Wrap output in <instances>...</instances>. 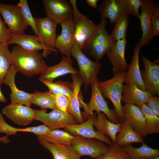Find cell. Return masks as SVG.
Wrapping results in <instances>:
<instances>
[{"label":"cell","mask_w":159,"mask_h":159,"mask_svg":"<svg viewBox=\"0 0 159 159\" xmlns=\"http://www.w3.org/2000/svg\"><path fill=\"white\" fill-rule=\"evenodd\" d=\"M12 64L18 72L28 77L42 74L48 67L38 51L26 50L18 45L11 52Z\"/></svg>","instance_id":"6da1fadb"},{"label":"cell","mask_w":159,"mask_h":159,"mask_svg":"<svg viewBox=\"0 0 159 159\" xmlns=\"http://www.w3.org/2000/svg\"><path fill=\"white\" fill-rule=\"evenodd\" d=\"M100 23L92 35L84 44L82 49L98 62L115 42L106 29V18H101Z\"/></svg>","instance_id":"7a4b0ae2"},{"label":"cell","mask_w":159,"mask_h":159,"mask_svg":"<svg viewBox=\"0 0 159 159\" xmlns=\"http://www.w3.org/2000/svg\"><path fill=\"white\" fill-rule=\"evenodd\" d=\"M126 71L117 73L107 80L98 82L104 97L109 99L112 102L120 123L125 120L121 102L123 84Z\"/></svg>","instance_id":"3957f363"},{"label":"cell","mask_w":159,"mask_h":159,"mask_svg":"<svg viewBox=\"0 0 159 159\" xmlns=\"http://www.w3.org/2000/svg\"><path fill=\"white\" fill-rule=\"evenodd\" d=\"M71 55L78 63V75L84 84L85 91H86L92 83L97 78L101 63L91 60L76 44L71 50Z\"/></svg>","instance_id":"277c9868"},{"label":"cell","mask_w":159,"mask_h":159,"mask_svg":"<svg viewBox=\"0 0 159 159\" xmlns=\"http://www.w3.org/2000/svg\"><path fill=\"white\" fill-rule=\"evenodd\" d=\"M91 96L89 102L86 104L85 110V116L87 117L93 114L95 110L97 113L102 112L111 122L114 123H120L114 109H110L108 102L105 100L98 84L97 78L91 84Z\"/></svg>","instance_id":"5b68a950"},{"label":"cell","mask_w":159,"mask_h":159,"mask_svg":"<svg viewBox=\"0 0 159 159\" xmlns=\"http://www.w3.org/2000/svg\"><path fill=\"white\" fill-rule=\"evenodd\" d=\"M69 2L73 10L76 44L82 49L85 42L94 32L97 25L79 11L76 0H70Z\"/></svg>","instance_id":"8992f818"},{"label":"cell","mask_w":159,"mask_h":159,"mask_svg":"<svg viewBox=\"0 0 159 159\" xmlns=\"http://www.w3.org/2000/svg\"><path fill=\"white\" fill-rule=\"evenodd\" d=\"M0 13L12 35L24 33L29 26L18 4L0 3Z\"/></svg>","instance_id":"52a82bcc"},{"label":"cell","mask_w":159,"mask_h":159,"mask_svg":"<svg viewBox=\"0 0 159 159\" xmlns=\"http://www.w3.org/2000/svg\"><path fill=\"white\" fill-rule=\"evenodd\" d=\"M70 145L80 156H88L95 158L107 152L109 146L103 141L97 139L76 136Z\"/></svg>","instance_id":"ba28073f"},{"label":"cell","mask_w":159,"mask_h":159,"mask_svg":"<svg viewBox=\"0 0 159 159\" xmlns=\"http://www.w3.org/2000/svg\"><path fill=\"white\" fill-rule=\"evenodd\" d=\"M35 120L42 122L50 130L65 128L71 124H78V122L71 114L54 109L47 112L46 109H33Z\"/></svg>","instance_id":"9c48e42d"},{"label":"cell","mask_w":159,"mask_h":159,"mask_svg":"<svg viewBox=\"0 0 159 159\" xmlns=\"http://www.w3.org/2000/svg\"><path fill=\"white\" fill-rule=\"evenodd\" d=\"M140 9L141 13L139 19L143 33L138 42L142 47L149 44L154 37L151 18L152 15L159 16V8L155 5V0H143Z\"/></svg>","instance_id":"30bf717a"},{"label":"cell","mask_w":159,"mask_h":159,"mask_svg":"<svg viewBox=\"0 0 159 159\" xmlns=\"http://www.w3.org/2000/svg\"><path fill=\"white\" fill-rule=\"evenodd\" d=\"M96 118L95 113L90 114L86 122L81 124L69 125L64 128V130L74 136L97 139L109 145H112L114 144L108 136L94 129V124Z\"/></svg>","instance_id":"8fae6325"},{"label":"cell","mask_w":159,"mask_h":159,"mask_svg":"<svg viewBox=\"0 0 159 159\" xmlns=\"http://www.w3.org/2000/svg\"><path fill=\"white\" fill-rule=\"evenodd\" d=\"M47 16L57 24L73 16V10L70 3L66 0H42Z\"/></svg>","instance_id":"7c38bea8"},{"label":"cell","mask_w":159,"mask_h":159,"mask_svg":"<svg viewBox=\"0 0 159 159\" xmlns=\"http://www.w3.org/2000/svg\"><path fill=\"white\" fill-rule=\"evenodd\" d=\"M60 24L62 31L60 34L57 37L55 48L63 56L70 57L71 50L76 44L73 17L65 20Z\"/></svg>","instance_id":"4fadbf2b"},{"label":"cell","mask_w":159,"mask_h":159,"mask_svg":"<svg viewBox=\"0 0 159 159\" xmlns=\"http://www.w3.org/2000/svg\"><path fill=\"white\" fill-rule=\"evenodd\" d=\"M141 59L144 69L140 70L142 78L145 84L146 91L153 96L159 95V65L150 61L142 55Z\"/></svg>","instance_id":"5bb4252c"},{"label":"cell","mask_w":159,"mask_h":159,"mask_svg":"<svg viewBox=\"0 0 159 159\" xmlns=\"http://www.w3.org/2000/svg\"><path fill=\"white\" fill-rule=\"evenodd\" d=\"M2 112L13 122L20 125H29L35 120L34 111L30 107L10 104L2 108Z\"/></svg>","instance_id":"9a60e30c"},{"label":"cell","mask_w":159,"mask_h":159,"mask_svg":"<svg viewBox=\"0 0 159 159\" xmlns=\"http://www.w3.org/2000/svg\"><path fill=\"white\" fill-rule=\"evenodd\" d=\"M12 44H16L26 50L38 51L43 50L42 55L47 57L51 52L57 53V49H52L46 47L40 42L38 36L29 35L23 33L18 35H11L7 43L9 45Z\"/></svg>","instance_id":"2e32d148"},{"label":"cell","mask_w":159,"mask_h":159,"mask_svg":"<svg viewBox=\"0 0 159 159\" xmlns=\"http://www.w3.org/2000/svg\"><path fill=\"white\" fill-rule=\"evenodd\" d=\"M40 43L44 46L52 49L55 48L57 37L56 30L57 24L48 17L35 18Z\"/></svg>","instance_id":"e0dca14e"},{"label":"cell","mask_w":159,"mask_h":159,"mask_svg":"<svg viewBox=\"0 0 159 159\" xmlns=\"http://www.w3.org/2000/svg\"><path fill=\"white\" fill-rule=\"evenodd\" d=\"M122 111L125 120L141 137L148 134L144 117L140 107L125 104L122 105Z\"/></svg>","instance_id":"ac0fdd59"},{"label":"cell","mask_w":159,"mask_h":159,"mask_svg":"<svg viewBox=\"0 0 159 159\" xmlns=\"http://www.w3.org/2000/svg\"><path fill=\"white\" fill-rule=\"evenodd\" d=\"M127 42L126 38L115 42L106 53L111 62L113 75L127 69L129 64L125 57Z\"/></svg>","instance_id":"d6986e66"},{"label":"cell","mask_w":159,"mask_h":159,"mask_svg":"<svg viewBox=\"0 0 159 159\" xmlns=\"http://www.w3.org/2000/svg\"><path fill=\"white\" fill-rule=\"evenodd\" d=\"M17 72L12 64L3 82V83L8 86L11 89V104H18L30 107L31 104V100L33 93H28L19 90L16 87L15 84V77Z\"/></svg>","instance_id":"ffe728a7"},{"label":"cell","mask_w":159,"mask_h":159,"mask_svg":"<svg viewBox=\"0 0 159 159\" xmlns=\"http://www.w3.org/2000/svg\"><path fill=\"white\" fill-rule=\"evenodd\" d=\"M141 47L138 42L134 47V54L129 64L124 83L134 85L141 90L146 91L145 85L142 78L140 68L139 56Z\"/></svg>","instance_id":"44dd1931"},{"label":"cell","mask_w":159,"mask_h":159,"mask_svg":"<svg viewBox=\"0 0 159 159\" xmlns=\"http://www.w3.org/2000/svg\"><path fill=\"white\" fill-rule=\"evenodd\" d=\"M72 64V60L70 57L63 56L58 64L52 66H49L41 74L39 80L53 82L57 78L68 74H78V71L74 68Z\"/></svg>","instance_id":"7402d4cb"},{"label":"cell","mask_w":159,"mask_h":159,"mask_svg":"<svg viewBox=\"0 0 159 159\" xmlns=\"http://www.w3.org/2000/svg\"><path fill=\"white\" fill-rule=\"evenodd\" d=\"M98 11L101 18L108 19L112 25L121 15H128L123 0H105L99 6Z\"/></svg>","instance_id":"603a6c76"},{"label":"cell","mask_w":159,"mask_h":159,"mask_svg":"<svg viewBox=\"0 0 159 159\" xmlns=\"http://www.w3.org/2000/svg\"><path fill=\"white\" fill-rule=\"evenodd\" d=\"M152 96L150 92L141 90L134 85L126 83L123 85L122 101L125 104L140 107Z\"/></svg>","instance_id":"cb8c5ba5"},{"label":"cell","mask_w":159,"mask_h":159,"mask_svg":"<svg viewBox=\"0 0 159 159\" xmlns=\"http://www.w3.org/2000/svg\"><path fill=\"white\" fill-rule=\"evenodd\" d=\"M74 90L72 97L69 99L67 112L74 117L79 124L84 122L80 110L79 98L81 95L80 88L83 82L78 74H71Z\"/></svg>","instance_id":"d4e9b609"},{"label":"cell","mask_w":159,"mask_h":159,"mask_svg":"<svg viewBox=\"0 0 159 159\" xmlns=\"http://www.w3.org/2000/svg\"><path fill=\"white\" fill-rule=\"evenodd\" d=\"M37 138L40 143L52 154L53 159H81L70 145L53 144Z\"/></svg>","instance_id":"484cf974"},{"label":"cell","mask_w":159,"mask_h":159,"mask_svg":"<svg viewBox=\"0 0 159 159\" xmlns=\"http://www.w3.org/2000/svg\"><path fill=\"white\" fill-rule=\"evenodd\" d=\"M144 142L143 138L138 135L125 120L121 123L120 130L116 135L114 144L120 147L138 143Z\"/></svg>","instance_id":"4316f807"},{"label":"cell","mask_w":159,"mask_h":159,"mask_svg":"<svg viewBox=\"0 0 159 159\" xmlns=\"http://www.w3.org/2000/svg\"><path fill=\"white\" fill-rule=\"evenodd\" d=\"M121 125V123H114L111 122L102 112L97 113L94 124L97 131L108 136L114 144Z\"/></svg>","instance_id":"83f0119b"},{"label":"cell","mask_w":159,"mask_h":159,"mask_svg":"<svg viewBox=\"0 0 159 159\" xmlns=\"http://www.w3.org/2000/svg\"><path fill=\"white\" fill-rule=\"evenodd\" d=\"M131 159H153L159 156V150L150 147L144 142L139 148L134 147L131 144L122 147Z\"/></svg>","instance_id":"f1b7e54d"},{"label":"cell","mask_w":159,"mask_h":159,"mask_svg":"<svg viewBox=\"0 0 159 159\" xmlns=\"http://www.w3.org/2000/svg\"><path fill=\"white\" fill-rule=\"evenodd\" d=\"M49 143L70 145L74 136L67 132L57 129L51 130L47 134L38 136Z\"/></svg>","instance_id":"f546056e"},{"label":"cell","mask_w":159,"mask_h":159,"mask_svg":"<svg viewBox=\"0 0 159 159\" xmlns=\"http://www.w3.org/2000/svg\"><path fill=\"white\" fill-rule=\"evenodd\" d=\"M31 102L42 109H57L54 100V95L49 90L45 92L36 91L31 98Z\"/></svg>","instance_id":"4dcf8cb0"},{"label":"cell","mask_w":159,"mask_h":159,"mask_svg":"<svg viewBox=\"0 0 159 159\" xmlns=\"http://www.w3.org/2000/svg\"><path fill=\"white\" fill-rule=\"evenodd\" d=\"M39 80L45 85L53 94H61L69 99L73 96L74 87L72 83L59 80L53 82L42 79Z\"/></svg>","instance_id":"1f68e13d"},{"label":"cell","mask_w":159,"mask_h":159,"mask_svg":"<svg viewBox=\"0 0 159 159\" xmlns=\"http://www.w3.org/2000/svg\"><path fill=\"white\" fill-rule=\"evenodd\" d=\"M11 52L7 44H0V86L12 64Z\"/></svg>","instance_id":"d6a6232c"},{"label":"cell","mask_w":159,"mask_h":159,"mask_svg":"<svg viewBox=\"0 0 159 159\" xmlns=\"http://www.w3.org/2000/svg\"><path fill=\"white\" fill-rule=\"evenodd\" d=\"M145 120L148 134L159 132V116L145 104L140 107Z\"/></svg>","instance_id":"836d02e7"},{"label":"cell","mask_w":159,"mask_h":159,"mask_svg":"<svg viewBox=\"0 0 159 159\" xmlns=\"http://www.w3.org/2000/svg\"><path fill=\"white\" fill-rule=\"evenodd\" d=\"M128 16L124 14L119 17L115 22L114 27L110 35L115 42L126 38L128 24Z\"/></svg>","instance_id":"e575fe53"},{"label":"cell","mask_w":159,"mask_h":159,"mask_svg":"<svg viewBox=\"0 0 159 159\" xmlns=\"http://www.w3.org/2000/svg\"><path fill=\"white\" fill-rule=\"evenodd\" d=\"M19 132H31L36 134L38 132L37 126L25 128H17L7 124L5 121L3 114L0 112V133H4L7 136L14 135Z\"/></svg>","instance_id":"d590c367"},{"label":"cell","mask_w":159,"mask_h":159,"mask_svg":"<svg viewBox=\"0 0 159 159\" xmlns=\"http://www.w3.org/2000/svg\"><path fill=\"white\" fill-rule=\"evenodd\" d=\"M109 149L101 155L92 159H131L122 147L115 144L109 146Z\"/></svg>","instance_id":"8d00e7d4"},{"label":"cell","mask_w":159,"mask_h":159,"mask_svg":"<svg viewBox=\"0 0 159 159\" xmlns=\"http://www.w3.org/2000/svg\"><path fill=\"white\" fill-rule=\"evenodd\" d=\"M20 7L24 17L29 26L32 29L35 35H38V32L35 18L30 9L27 0H20L18 4Z\"/></svg>","instance_id":"74e56055"},{"label":"cell","mask_w":159,"mask_h":159,"mask_svg":"<svg viewBox=\"0 0 159 159\" xmlns=\"http://www.w3.org/2000/svg\"><path fill=\"white\" fill-rule=\"evenodd\" d=\"M129 15L139 18L140 14L139 9L142 3V0H123Z\"/></svg>","instance_id":"f35d334b"},{"label":"cell","mask_w":159,"mask_h":159,"mask_svg":"<svg viewBox=\"0 0 159 159\" xmlns=\"http://www.w3.org/2000/svg\"><path fill=\"white\" fill-rule=\"evenodd\" d=\"M69 99V97L62 94L54 95V102L57 110L67 113V109Z\"/></svg>","instance_id":"ab89813d"},{"label":"cell","mask_w":159,"mask_h":159,"mask_svg":"<svg viewBox=\"0 0 159 159\" xmlns=\"http://www.w3.org/2000/svg\"><path fill=\"white\" fill-rule=\"evenodd\" d=\"M11 35L0 15V44H7Z\"/></svg>","instance_id":"60d3db41"},{"label":"cell","mask_w":159,"mask_h":159,"mask_svg":"<svg viewBox=\"0 0 159 159\" xmlns=\"http://www.w3.org/2000/svg\"><path fill=\"white\" fill-rule=\"evenodd\" d=\"M145 104L159 116V98L155 96L149 98Z\"/></svg>","instance_id":"b9f144b4"},{"label":"cell","mask_w":159,"mask_h":159,"mask_svg":"<svg viewBox=\"0 0 159 159\" xmlns=\"http://www.w3.org/2000/svg\"><path fill=\"white\" fill-rule=\"evenodd\" d=\"M152 29L154 37L159 35V16L152 15L151 18Z\"/></svg>","instance_id":"7bdbcfd3"},{"label":"cell","mask_w":159,"mask_h":159,"mask_svg":"<svg viewBox=\"0 0 159 159\" xmlns=\"http://www.w3.org/2000/svg\"><path fill=\"white\" fill-rule=\"evenodd\" d=\"M86 2L90 6L94 9H96L97 8V4L98 0H86Z\"/></svg>","instance_id":"ee69618b"},{"label":"cell","mask_w":159,"mask_h":159,"mask_svg":"<svg viewBox=\"0 0 159 159\" xmlns=\"http://www.w3.org/2000/svg\"><path fill=\"white\" fill-rule=\"evenodd\" d=\"M10 142V140L8 138V136L6 135L0 137V142L4 144H7Z\"/></svg>","instance_id":"f6af8a7d"},{"label":"cell","mask_w":159,"mask_h":159,"mask_svg":"<svg viewBox=\"0 0 159 159\" xmlns=\"http://www.w3.org/2000/svg\"><path fill=\"white\" fill-rule=\"evenodd\" d=\"M7 101L6 97L3 94L0 88V102H4Z\"/></svg>","instance_id":"bcb514c9"},{"label":"cell","mask_w":159,"mask_h":159,"mask_svg":"<svg viewBox=\"0 0 159 159\" xmlns=\"http://www.w3.org/2000/svg\"><path fill=\"white\" fill-rule=\"evenodd\" d=\"M153 159H159V156L157 157H156Z\"/></svg>","instance_id":"7dc6e473"}]
</instances>
